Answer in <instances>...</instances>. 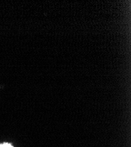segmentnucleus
Instances as JSON below:
<instances>
[{
	"mask_svg": "<svg viewBox=\"0 0 131 147\" xmlns=\"http://www.w3.org/2000/svg\"><path fill=\"white\" fill-rule=\"evenodd\" d=\"M0 147H14V146H12L11 144L8 143H4L2 144H0Z\"/></svg>",
	"mask_w": 131,
	"mask_h": 147,
	"instance_id": "f257e3e1",
	"label": "nucleus"
}]
</instances>
